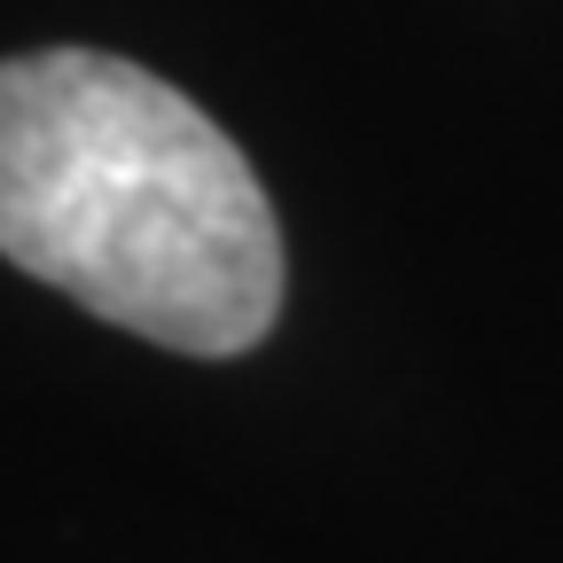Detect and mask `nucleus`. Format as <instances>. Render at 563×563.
<instances>
[{"label":"nucleus","mask_w":563,"mask_h":563,"mask_svg":"<svg viewBox=\"0 0 563 563\" xmlns=\"http://www.w3.org/2000/svg\"><path fill=\"white\" fill-rule=\"evenodd\" d=\"M0 258L173 352H243L282 306V235L243 150L95 47L0 63Z\"/></svg>","instance_id":"f257e3e1"}]
</instances>
